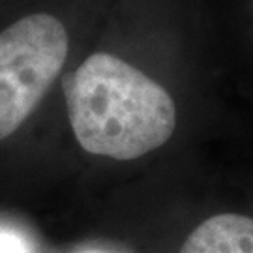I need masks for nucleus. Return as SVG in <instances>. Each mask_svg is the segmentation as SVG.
I'll use <instances>...</instances> for the list:
<instances>
[{"label": "nucleus", "mask_w": 253, "mask_h": 253, "mask_svg": "<svg viewBox=\"0 0 253 253\" xmlns=\"http://www.w3.org/2000/svg\"><path fill=\"white\" fill-rule=\"evenodd\" d=\"M62 90L75 139L94 156L135 160L174 133L171 94L115 54H90L64 75Z\"/></svg>", "instance_id": "1"}, {"label": "nucleus", "mask_w": 253, "mask_h": 253, "mask_svg": "<svg viewBox=\"0 0 253 253\" xmlns=\"http://www.w3.org/2000/svg\"><path fill=\"white\" fill-rule=\"evenodd\" d=\"M68 32L49 13H32L0 32V141L43 100L68 56Z\"/></svg>", "instance_id": "2"}, {"label": "nucleus", "mask_w": 253, "mask_h": 253, "mask_svg": "<svg viewBox=\"0 0 253 253\" xmlns=\"http://www.w3.org/2000/svg\"><path fill=\"white\" fill-rule=\"evenodd\" d=\"M180 253H253V217L242 214L208 217L184 240Z\"/></svg>", "instance_id": "3"}, {"label": "nucleus", "mask_w": 253, "mask_h": 253, "mask_svg": "<svg viewBox=\"0 0 253 253\" xmlns=\"http://www.w3.org/2000/svg\"><path fill=\"white\" fill-rule=\"evenodd\" d=\"M0 253H28V248L15 233L0 229Z\"/></svg>", "instance_id": "4"}, {"label": "nucleus", "mask_w": 253, "mask_h": 253, "mask_svg": "<svg viewBox=\"0 0 253 253\" xmlns=\"http://www.w3.org/2000/svg\"><path fill=\"white\" fill-rule=\"evenodd\" d=\"M90 253H100V252H90Z\"/></svg>", "instance_id": "5"}]
</instances>
